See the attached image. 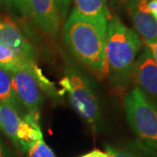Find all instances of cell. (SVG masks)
Instances as JSON below:
<instances>
[{"instance_id":"cell-1","label":"cell","mask_w":157,"mask_h":157,"mask_svg":"<svg viewBox=\"0 0 157 157\" xmlns=\"http://www.w3.org/2000/svg\"><path fill=\"white\" fill-rule=\"evenodd\" d=\"M106 17L85 16L73 9L63 28L64 43L78 61L100 76L107 74Z\"/></svg>"},{"instance_id":"cell-2","label":"cell","mask_w":157,"mask_h":157,"mask_svg":"<svg viewBox=\"0 0 157 157\" xmlns=\"http://www.w3.org/2000/svg\"><path fill=\"white\" fill-rule=\"evenodd\" d=\"M141 40L134 30L126 26L117 17L107 21L106 62L107 74L113 86L124 89L133 78Z\"/></svg>"},{"instance_id":"cell-3","label":"cell","mask_w":157,"mask_h":157,"mask_svg":"<svg viewBox=\"0 0 157 157\" xmlns=\"http://www.w3.org/2000/svg\"><path fill=\"white\" fill-rule=\"evenodd\" d=\"M124 107L134 132L147 146L157 150V105L135 86L125 96Z\"/></svg>"},{"instance_id":"cell-4","label":"cell","mask_w":157,"mask_h":157,"mask_svg":"<svg viewBox=\"0 0 157 157\" xmlns=\"http://www.w3.org/2000/svg\"><path fill=\"white\" fill-rule=\"evenodd\" d=\"M59 84L68 94L74 110L94 128L101 120V107L89 78L70 66Z\"/></svg>"},{"instance_id":"cell-5","label":"cell","mask_w":157,"mask_h":157,"mask_svg":"<svg viewBox=\"0 0 157 157\" xmlns=\"http://www.w3.org/2000/svg\"><path fill=\"white\" fill-rule=\"evenodd\" d=\"M37 66L36 63H33L27 67L18 68L10 73L16 95L26 113V115L23 119L39 124L40 109L44 102V94L35 75Z\"/></svg>"},{"instance_id":"cell-6","label":"cell","mask_w":157,"mask_h":157,"mask_svg":"<svg viewBox=\"0 0 157 157\" xmlns=\"http://www.w3.org/2000/svg\"><path fill=\"white\" fill-rule=\"evenodd\" d=\"M133 78L137 86L157 105V64L145 46L135 61Z\"/></svg>"},{"instance_id":"cell-7","label":"cell","mask_w":157,"mask_h":157,"mask_svg":"<svg viewBox=\"0 0 157 157\" xmlns=\"http://www.w3.org/2000/svg\"><path fill=\"white\" fill-rule=\"evenodd\" d=\"M30 19L37 28L50 37H56L60 22L56 0H30Z\"/></svg>"},{"instance_id":"cell-8","label":"cell","mask_w":157,"mask_h":157,"mask_svg":"<svg viewBox=\"0 0 157 157\" xmlns=\"http://www.w3.org/2000/svg\"><path fill=\"white\" fill-rule=\"evenodd\" d=\"M0 45L16 52L30 61H35L34 46L17 25L8 17L0 18Z\"/></svg>"},{"instance_id":"cell-9","label":"cell","mask_w":157,"mask_h":157,"mask_svg":"<svg viewBox=\"0 0 157 157\" xmlns=\"http://www.w3.org/2000/svg\"><path fill=\"white\" fill-rule=\"evenodd\" d=\"M147 2L148 0H138L128 10L135 33L145 46L157 41V21L147 11Z\"/></svg>"},{"instance_id":"cell-10","label":"cell","mask_w":157,"mask_h":157,"mask_svg":"<svg viewBox=\"0 0 157 157\" xmlns=\"http://www.w3.org/2000/svg\"><path fill=\"white\" fill-rule=\"evenodd\" d=\"M22 116L16 109L0 103V131L17 147V132L22 122Z\"/></svg>"},{"instance_id":"cell-11","label":"cell","mask_w":157,"mask_h":157,"mask_svg":"<svg viewBox=\"0 0 157 157\" xmlns=\"http://www.w3.org/2000/svg\"><path fill=\"white\" fill-rule=\"evenodd\" d=\"M0 103L6 104L16 109L24 118L26 113L17 99L12 86L11 73L0 67Z\"/></svg>"},{"instance_id":"cell-12","label":"cell","mask_w":157,"mask_h":157,"mask_svg":"<svg viewBox=\"0 0 157 157\" xmlns=\"http://www.w3.org/2000/svg\"><path fill=\"white\" fill-rule=\"evenodd\" d=\"M74 9L89 17H103L109 19L112 17L107 0H74Z\"/></svg>"},{"instance_id":"cell-13","label":"cell","mask_w":157,"mask_h":157,"mask_svg":"<svg viewBox=\"0 0 157 157\" xmlns=\"http://www.w3.org/2000/svg\"><path fill=\"white\" fill-rule=\"evenodd\" d=\"M35 61H30L25 58L21 56L17 52L0 45V67L8 72H12L16 69L27 67Z\"/></svg>"},{"instance_id":"cell-14","label":"cell","mask_w":157,"mask_h":157,"mask_svg":"<svg viewBox=\"0 0 157 157\" xmlns=\"http://www.w3.org/2000/svg\"><path fill=\"white\" fill-rule=\"evenodd\" d=\"M6 6L19 17L31 18L30 0H4Z\"/></svg>"},{"instance_id":"cell-15","label":"cell","mask_w":157,"mask_h":157,"mask_svg":"<svg viewBox=\"0 0 157 157\" xmlns=\"http://www.w3.org/2000/svg\"><path fill=\"white\" fill-rule=\"evenodd\" d=\"M26 154L28 157H56L43 138L35 142Z\"/></svg>"},{"instance_id":"cell-16","label":"cell","mask_w":157,"mask_h":157,"mask_svg":"<svg viewBox=\"0 0 157 157\" xmlns=\"http://www.w3.org/2000/svg\"><path fill=\"white\" fill-rule=\"evenodd\" d=\"M106 153L109 157H143L138 154L118 148L111 145H106Z\"/></svg>"},{"instance_id":"cell-17","label":"cell","mask_w":157,"mask_h":157,"mask_svg":"<svg viewBox=\"0 0 157 157\" xmlns=\"http://www.w3.org/2000/svg\"><path fill=\"white\" fill-rule=\"evenodd\" d=\"M138 2V0H109L110 6L114 9H128L129 10Z\"/></svg>"},{"instance_id":"cell-18","label":"cell","mask_w":157,"mask_h":157,"mask_svg":"<svg viewBox=\"0 0 157 157\" xmlns=\"http://www.w3.org/2000/svg\"><path fill=\"white\" fill-rule=\"evenodd\" d=\"M72 0H56L57 6L59 11V14L62 18H65L68 12V9Z\"/></svg>"},{"instance_id":"cell-19","label":"cell","mask_w":157,"mask_h":157,"mask_svg":"<svg viewBox=\"0 0 157 157\" xmlns=\"http://www.w3.org/2000/svg\"><path fill=\"white\" fill-rule=\"evenodd\" d=\"M0 157H17V154L0 139Z\"/></svg>"},{"instance_id":"cell-20","label":"cell","mask_w":157,"mask_h":157,"mask_svg":"<svg viewBox=\"0 0 157 157\" xmlns=\"http://www.w3.org/2000/svg\"><path fill=\"white\" fill-rule=\"evenodd\" d=\"M147 8V11L150 12V14L156 19L157 21V0L148 1Z\"/></svg>"},{"instance_id":"cell-21","label":"cell","mask_w":157,"mask_h":157,"mask_svg":"<svg viewBox=\"0 0 157 157\" xmlns=\"http://www.w3.org/2000/svg\"><path fill=\"white\" fill-rule=\"evenodd\" d=\"M80 157H109L106 152L101 151V150H98V149H94L93 151L89 152L87 154H86Z\"/></svg>"},{"instance_id":"cell-22","label":"cell","mask_w":157,"mask_h":157,"mask_svg":"<svg viewBox=\"0 0 157 157\" xmlns=\"http://www.w3.org/2000/svg\"><path fill=\"white\" fill-rule=\"evenodd\" d=\"M147 47L149 48V50L151 52L152 56H153L155 61L157 64V41L155 42V43H153V44H151V45H149Z\"/></svg>"}]
</instances>
